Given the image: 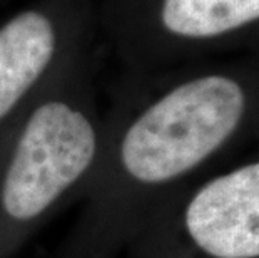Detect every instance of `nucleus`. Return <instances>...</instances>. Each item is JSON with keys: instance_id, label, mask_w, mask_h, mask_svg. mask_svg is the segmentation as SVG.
<instances>
[{"instance_id": "3", "label": "nucleus", "mask_w": 259, "mask_h": 258, "mask_svg": "<svg viewBox=\"0 0 259 258\" xmlns=\"http://www.w3.org/2000/svg\"><path fill=\"white\" fill-rule=\"evenodd\" d=\"M97 32L129 74L259 49V0H97Z\"/></svg>"}, {"instance_id": "5", "label": "nucleus", "mask_w": 259, "mask_h": 258, "mask_svg": "<svg viewBox=\"0 0 259 258\" xmlns=\"http://www.w3.org/2000/svg\"><path fill=\"white\" fill-rule=\"evenodd\" d=\"M183 238L206 258H259V161L204 181L179 211Z\"/></svg>"}, {"instance_id": "1", "label": "nucleus", "mask_w": 259, "mask_h": 258, "mask_svg": "<svg viewBox=\"0 0 259 258\" xmlns=\"http://www.w3.org/2000/svg\"><path fill=\"white\" fill-rule=\"evenodd\" d=\"M246 69L179 65L129 74L104 113V146L75 225L52 258H115L149 200L207 164L249 123Z\"/></svg>"}, {"instance_id": "4", "label": "nucleus", "mask_w": 259, "mask_h": 258, "mask_svg": "<svg viewBox=\"0 0 259 258\" xmlns=\"http://www.w3.org/2000/svg\"><path fill=\"white\" fill-rule=\"evenodd\" d=\"M97 0H32L0 22V148L44 91L94 52Z\"/></svg>"}, {"instance_id": "2", "label": "nucleus", "mask_w": 259, "mask_h": 258, "mask_svg": "<svg viewBox=\"0 0 259 258\" xmlns=\"http://www.w3.org/2000/svg\"><path fill=\"white\" fill-rule=\"evenodd\" d=\"M102 146L92 52L27 107L0 148V258H14L57 211L84 198Z\"/></svg>"}]
</instances>
